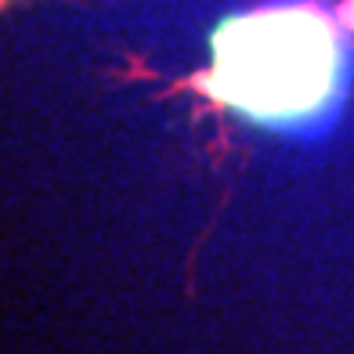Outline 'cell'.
<instances>
[{
  "label": "cell",
  "mask_w": 354,
  "mask_h": 354,
  "mask_svg": "<svg viewBox=\"0 0 354 354\" xmlns=\"http://www.w3.org/2000/svg\"><path fill=\"white\" fill-rule=\"evenodd\" d=\"M297 55H308V40L304 29H279L271 33L268 44L253 47V76H250V98L253 102H275V105H289L300 102V76L286 73V69H300V62H289Z\"/></svg>",
  "instance_id": "cell-1"
}]
</instances>
